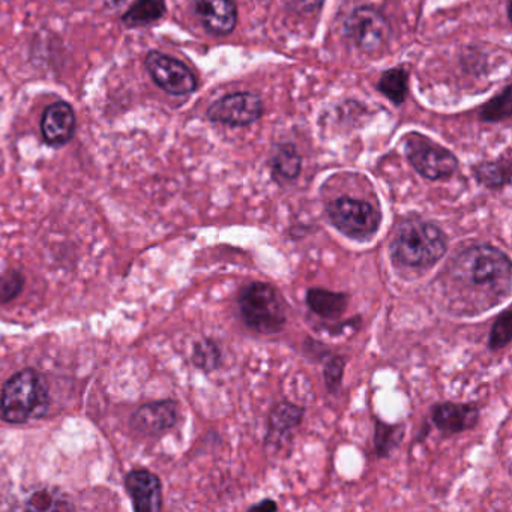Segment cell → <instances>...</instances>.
Here are the masks:
<instances>
[{
  "instance_id": "1",
  "label": "cell",
  "mask_w": 512,
  "mask_h": 512,
  "mask_svg": "<svg viewBox=\"0 0 512 512\" xmlns=\"http://www.w3.org/2000/svg\"><path fill=\"white\" fill-rule=\"evenodd\" d=\"M511 260L493 245L461 251L442 277V292L452 313L475 316L502 304L512 287Z\"/></svg>"
},
{
  "instance_id": "2",
  "label": "cell",
  "mask_w": 512,
  "mask_h": 512,
  "mask_svg": "<svg viewBox=\"0 0 512 512\" xmlns=\"http://www.w3.org/2000/svg\"><path fill=\"white\" fill-rule=\"evenodd\" d=\"M448 239L430 221L407 220L401 224L391 242L392 260L401 268L425 271L445 257Z\"/></svg>"
},
{
  "instance_id": "3",
  "label": "cell",
  "mask_w": 512,
  "mask_h": 512,
  "mask_svg": "<svg viewBox=\"0 0 512 512\" xmlns=\"http://www.w3.org/2000/svg\"><path fill=\"white\" fill-rule=\"evenodd\" d=\"M49 409V385L43 374L26 368L14 374L2 389L0 415L8 424H25Z\"/></svg>"
},
{
  "instance_id": "4",
  "label": "cell",
  "mask_w": 512,
  "mask_h": 512,
  "mask_svg": "<svg viewBox=\"0 0 512 512\" xmlns=\"http://www.w3.org/2000/svg\"><path fill=\"white\" fill-rule=\"evenodd\" d=\"M238 305L245 325L257 334H278L286 325V302L271 284H248L239 293Z\"/></svg>"
},
{
  "instance_id": "5",
  "label": "cell",
  "mask_w": 512,
  "mask_h": 512,
  "mask_svg": "<svg viewBox=\"0 0 512 512\" xmlns=\"http://www.w3.org/2000/svg\"><path fill=\"white\" fill-rule=\"evenodd\" d=\"M328 217L332 226L347 238L368 239L376 235L380 227V212L371 203L353 197H338L328 205Z\"/></svg>"
},
{
  "instance_id": "6",
  "label": "cell",
  "mask_w": 512,
  "mask_h": 512,
  "mask_svg": "<svg viewBox=\"0 0 512 512\" xmlns=\"http://www.w3.org/2000/svg\"><path fill=\"white\" fill-rule=\"evenodd\" d=\"M404 152L410 166L428 181L448 179L457 172V157L422 134H409L404 143Z\"/></svg>"
},
{
  "instance_id": "7",
  "label": "cell",
  "mask_w": 512,
  "mask_h": 512,
  "mask_svg": "<svg viewBox=\"0 0 512 512\" xmlns=\"http://www.w3.org/2000/svg\"><path fill=\"white\" fill-rule=\"evenodd\" d=\"M145 68L152 82L173 97H185L197 89V79L193 71L178 59L151 50L146 55Z\"/></svg>"
},
{
  "instance_id": "8",
  "label": "cell",
  "mask_w": 512,
  "mask_h": 512,
  "mask_svg": "<svg viewBox=\"0 0 512 512\" xmlns=\"http://www.w3.org/2000/svg\"><path fill=\"white\" fill-rule=\"evenodd\" d=\"M344 34L361 52L376 53L388 43L391 26L379 11L362 7L347 17Z\"/></svg>"
},
{
  "instance_id": "9",
  "label": "cell",
  "mask_w": 512,
  "mask_h": 512,
  "mask_svg": "<svg viewBox=\"0 0 512 512\" xmlns=\"http://www.w3.org/2000/svg\"><path fill=\"white\" fill-rule=\"evenodd\" d=\"M208 119L215 124L229 127H247L259 121L263 115L262 100L250 92L226 95L209 106Z\"/></svg>"
},
{
  "instance_id": "10",
  "label": "cell",
  "mask_w": 512,
  "mask_h": 512,
  "mask_svg": "<svg viewBox=\"0 0 512 512\" xmlns=\"http://www.w3.org/2000/svg\"><path fill=\"white\" fill-rule=\"evenodd\" d=\"M179 421L178 403L172 400L143 404L131 418V427L143 436H158L175 427Z\"/></svg>"
},
{
  "instance_id": "11",
  "label": "cell",
  "mask_w": 512,
  "mask_h": 512,
  "mask_svg": "<svg viewBox=\"0 0 512 512\" xmlns=\"http://www.w3.org/2000/svg\"><path fill=\"white\" fill-rule=\"evenodd\" d=\"M76 113L65 101H58L44 110L41 118V133L44 142L50 146H65L76 134Z\"/></svg>"
},
{
  "instance_id": "12",
  "label": "cell",
  "mask_w": 512,
  "mask_h": 512,
  "mask_svg": "<svg viewBox=\"0 0 512 512\" xmlns=\"http://www.w3.org/2000/svg\"><path fill=\"white\" fill-rule=\"evenodd\" d=\"M125 487L133 499L136 511H160L163 506L160 478L149 470L139 469L128 473Z\"/></svg>"
},
{
  "instance_id": "13",
  "label": "cell",
  "mask_w": 512,
  "mask_h": 512,
  "mask_svg": "<svg viewBox=\"0 0 512 512\" xmlns=\"http://www.w3.org/2000/svg\"><path fill=\"white\" fill-rule=\"evenodd\" d=\"M194 11L211 34L229 35L235 31L238 10L233 0H194Z\"/></svg>"
},
{
  "instance_id": "14",
  "label": "cell",
  "mask_w": 512,
  "mask_h": 512,
  "mask_svg": "<svg viewBox=\"0 0 512 512\" xmlns=\"http://www.w3.org/2000/svg\"><path fill=\"white\" fill-rule=\"evenodd\" d=\"M431 419L440 431L449 434L461 433L478 424L479 409L473 403L437 404L431 412Z\"/></svg>"
},
{
  "instance_id": "15",
  "label": "cell",
  "mask_w": 512,
  "mask_h": 512,
  "mask_svg": "<svg viewBox=\"0 0 512 512\" xmlns=\"http://www.w3.org/2000/svg\"><path fill=\"white\" fill-rule=\"evenodd\" d=\"M349 295L325 289H310L307 292L308 308L325 320H335L347 310Z\"/></svg>"
},
{
  "instance_id": "16",
  "label": "cell",
  "mask_w": 512,
  "mask_h": 512,
  "mask_svg": "<svg viewBox=\"0 0 512 512\" xmlns=\"http://www.w3.org/2000/svg\"><path fill=\"white\" fill-rule=\"evenodd\" d=\"M166 14L164 0H136L127 13L122 16V23L127 28H143L154 25Z\"/></svg>"
},
{
  "instance_id": "17",
  "label": "cell",
  "mask_w": 512,
  "mask_h": 512,
  "mask_svg": "<svg viewBox=\"0 0 512 512\" xmlns=\"http://www.w3.org/2000/svg\"><path fill=\"white\" fill-rule=\"evenodd\" d=\"M272 173L280 181H295L301 175L302 158L295 145H280L271 158Z\"/></svg>"
},
{
  "instance_id": "18",
  "label": "cell",
  "mask_w": 512,
  "mask_h": 512,
  "mask_svg": "<svg viewBox=\"0 0 512 512\" xmlns=\"http://www.w3.org/2000/svg\"><path fill=\"white\" fill-rule=\"evenodd\" d=\"M302 419H304V409L302 407L289 403V401L278 403L269 415V433L284 437L290 431L298 428Z\"/></svg>"
},
{
  "instance_id": "19",
  "label": "cell",
  "mask_w": 512,
  "mask_h": 512,
  "mask_svg": "<svg viewBox=\"0 0 512 512\" xmlns=\"http://www.w3.org/2000/svg\"><path fill=\"white\" fill-rule=\"evenodd\" d=\"M473 176L484 187L490 188V190H500L511 182L509 160L478 164L473 167Z\"/></svg>"
},
{
  "instance_id": "20",
  "label": "cell",
  "mask_w": 512,
  "mask_h": 512,
  "mask_svg": "<svg viewBox=\"0 0 512 512\" xmlns=\"http://www.w3.org/2000/svg\"><path fill=\"white\" fill-rule=\"evenodd\" d=\"M377 89L392 103H404L409 94V74L403 68L385 71L377 83Z\"/></svg>"
},
{
  "instance_id": "21",
  "label": "cell",
  "mask_w": 512,
  "mask_h": 512,
  "mask_svg": "<svg viewBox=\"0 0 512 512\" xmlns=\"http://www.w3.org/2000/svg\"><path fill=\"white\" fill-rule=\"evenodd\" d=\"M404 430L401 425H389L385 422L377 421L376 437H374V445L379 457H388L403 439Z\"/></svg>"
},
{
  "instance_id": "22",
  "label": "cell",
  "mask_w": 512,
  "mask_h": 512,
  "mask_svg": "<svg viewBox=\"0 0 512 512\" xmlns=\"http://www.w3.org/2000/svg\"><path fill=\"white\" fill-rule=\"evenodd\" d=\"M221 361H223V358H221L220 346L214 340L206 338V340L199 341L194 346L193 362L200 370H217Z\"/></svg>"
},
{
  "instance_id": "23",
  "label": "cell",
  "mask_w": 512,
  "mask_h": 512,
  "mask_svg": "<svg viewBox=\"0 0 512 512\" xmlns=\"http://www.w3.org/2000/svg\"><path fill=\"white\" fill-rule=\"evenodd\" d=\"M511 86H506L499 95L488 101L481 109V119L485 122L505 121L511 116Z\"/></svg>"
},
{
  "instance_id": "24",
  "label": "cell",
  "mask_w": 512,
  "mask_h": 512,
  "mask_svg": "<svg viewBox=\"0 0 512 512\" xmlns=\"http://www.w3.org/2000/svg\"><path fill=\"white\" fill-rule=\"evenodd\" d=\"M512 313L511 310H505L491 328L490 338H488V346L491 350H500L511 343L512 331Z\"/></svg>"
},
{
  "instance_id": "25",
  "label": "cell",
  "mask_w": 512,
  "mask_h": 512,
  "mask_svg": "<svg viewBox=\"0 0 512 512\" xmlns=\"http://www.w3.org/2000/svg\"><path fill=\"white\" fill-rule=\"evenodd\" d=\"M25 287V278L20 272L10 271L4 277H0V302L13 301L14 298L22 293Z\"/></svg>"
},
{
  "instance_id": "26",
  "label": "cell",
  "mask_w": 512,
  "mask_h": 512,
  "mask_svg": "<svg viewBox=\"0 0 512 512\" xmlns=\"http://www.w3.org/2000/svg\"><path fill=\"white\" fill-rule=\"evenodd\" d=\"M344 365H346L344 356H334V358L326 362L323 376H325L326 388L329 389V392L337 394L340 391L341 382H343Z\"/></svg>"
},
{
  "instance_id": "27",
  "label": "cell",
  "mask_w": 512,
  "mask_h": 512,
  "mask_svg": "<svg viewBox=\"0 0 512 512\" xmlns=\"http://www.w3.org/2000/svg\"><path fill=\"white\" fill-rule=\"evenodd\" d=\"M251 511H256V509H259V511H277L278 505L275 503V500L272 499H265L262 500V502L256 503V505L251 506Z\"/></svg>"
},
{
  "instance_id": "28",
  "label": "cell",
  "mask_w": 512,
  "mask_h": 512,
  "mask_svg": "<svg viewBox=\"0 0 512 512\" xmlns=\"http://www.w3.org/2000/svg\"><path fill=\"white\" fill-rule=\"evenodd\" d=\"M125 0H109V4H112L113 7H118L119 4H122Z\"/></svg>"
}]
</instances>
